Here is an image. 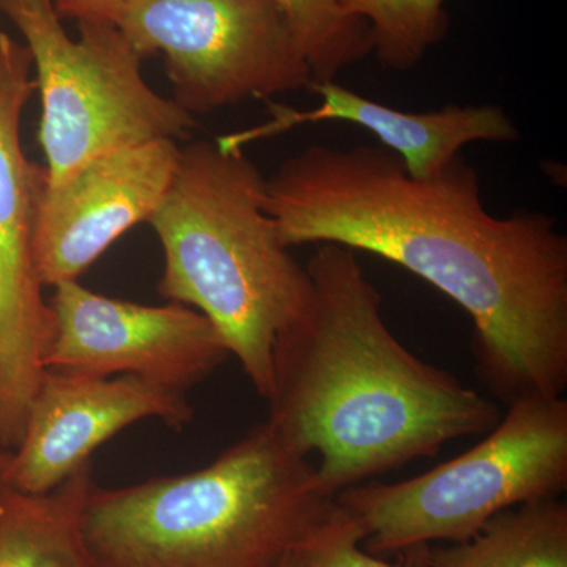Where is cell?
I'll return each instance as SVG.
<instances>
[{
	"label": "cell",
	"instance_id": "obj_1",
	"mask_svg": "<svg viewBox=\"0 0 567 567\" xmlns=\"http://www.w3.org/2000/svg\"><path fill=\"white\" fill-rule=\"evenodd\" d=\"M284 244L375 254L461 306L475 371L503 404L567 388V238L544 212L498 218L464 155L416 181L382 145H309L265 185Z\"/></svg>",
	"mask_w": 567,
	"mask_h": 567
},
{
	"label": "cell",
	"instance_id": "obj_2",
	"mask_svg": "<svg viewBox=\"0 0 567 567\" xmlns=\"http://www.w3.org/2000/svg\"><path fill=\"white\" fill-rule=\"evenodd\" d=\"M308 311L278 339L268 423L308 457L324 491L346 488L483 435L499 405L410 352L382 317V295L358 252L316 245Z\"/></svg>",
	"mask_w": 567,
	"mask_h": 567
},
{
	"label": "cell",
	"instance_id": "obj_3",
	"mask_svg": "<svg viewBox=\"0 0 567 567\" xmlns=\"http://www.w3.org/2000/svg\"><path fill=\"white\" fill-rule=\"evenodd\" d=\"M334 509L316 466L265 421L197 472L93 486L82 529L96 567H281Z\"/></svg>",
	"mask_w": 567,
	"mask_h": 567
},
{
	"label": "cell",
	"instance_id": "obj_4",
	"mask_svg": "<svg viewBox=\"0 0 567 567\" xmlns=\"http://www.w3.org/2000/svg\"><path fill=\"white\" fill-rule=\"evenodd\" d=\"M265 185L244 151L194 141L148 223L163 248L162 297L203 312L267 399L276 342L308 311L315 286L265 207Z\"/></svg>",
	"mask_w": 567,
	"mask_h": 567
},
{
	"label": "cell",
	"instance_id": "obj_5",
	"mask_svg": "<svg viewBox=\"0 0 567 567\" xmlns=\"http://www.w3.org/2000/svg\"><path fill=\"white\" fill-rule=\"evenodd\" d=\"M507 406L483 442L431 472L393 484L365 481L336 495L363 528L365 551L464 543L502 511L565 494L566 399L529 398Z\"/></svg>",
	"mask_w": 567,
	"mask_h": 567
},
{
	"label": "cell",
	"instance_id": "obj_6",
	"mask_svg": "<svg viewBox=\"0 0 567 567\" xmlns=\"http://www.w3.org/2000/svg\"><path fill=\"white\" fill-rule=\"evenodd\" d=\"M0 13L20 31L35 69L47 182L96 156L197 128L194 115L145 81L144 59L117 25L78 24L74 40L52 0H0Z\"/></svg>",
	"mask_w": 567,
	"mask_h": 567
},
{
	"label": "cell",
	"instance_id": "obj_7",
	"mask_svg": "<svg viewBox=\"0 0 567 567\" xmlns=\"http://www.w3.org/2000/svg\"><path fill=\"white\" fill-rule=\"evenodd\" d=\"M115 25L142 59L163 54L173 100L192 115L274 102L312 82L274 0H126Z\"/></svg>",
	"mask_w": 567,
	"mask_h": 567
},
{
	"label": "cell",
	"instance_id": "obj_8",
	"mask_svg": "<svg viewBox=\"0 0 567 567\" xmlns=\"http://www.w3.org/2000/svg\"><path fill=\"white\" fill-rule=\"evenodd\" d=\"M28 48L0 31V446L13 450L44 374L54 315L35 262L47 169L25 156L21 118L37 91Z\"/></svg>",
	"mask_w": 567,
	"mask_h": 567
},
{
	"label": "cell",
	"instance_id": "obj_9",
	"mask_svg": "<svg viewBox=\"0 0 567 567\" xmlns=\"http://www.w3.org/2000/svg\"><path fill=\"white\" fill-rule=\"evenodd\" d=\"M50 305L54 336L47 371L133 375L185 393L230 357L215 324L189 306L133 303L80 281L55 286Z\"/></svg>",
	"mask_w": 567,
	"mask_h": 567
},
{
	"label": "cell",
	"instance_id": "obj_10",
	"mask_svg": "<svg viewBox=\"0 0 567 567\" xmlns=\"http://www.w3.org/2000/svg\"><path fill=\"white\" fill-rule=\"evenodd\" d=\"M193 416L185 393L140 377L47 371L21 442L0 456V481L24 494H47L91 464L96 447L128 425L159 420L181 431Z\"/></svg>",
	"mask_w": 567,
	"mask_h": 567
},
{
	"label": "cell",
	"instance_id": "obj_11",
	"mask_svg": "<svg viewBox=\"0 0 567 567\" xmlns=\"http://www.w3.org/2000/svg\"><path fill=\"white\" fill-rule=\"evenodd\" d=\"M178 155L173 140L144 142L47 182L33 241L43 286L80 281L126 230L151 221L173 182Z\"/></svg>",
	"mask_w": 567,
	"mask_h": 567
},
{
	"label": "cell",
	"instance_id": "obj_12",
	"mask_svg": "<svg viewBox=\"0 0 567 567\" xmlns=\"http://www.w3.org/2000/svg\"><path fill=\"white\" fill-rule=\"evenodd\" d=\"M308 91L320 99L315 110H295L287 104L268 102L270 118L267 122L218 137L216 144L224 151H244L252 142L298 126L344 122L374 134L382 147L399 156L410 177L427 181L442 174L462 155L465 145L518 140L516 123L495 104H451L439 111L406 112L377 103L336 81H312Z\"/></svg>",
	"mask_w": 567,
	"mask_h": 567
},
{
	"label": "cell",
	"instance_id": "obj_13",
	"mask_svg": "<svg viewBox=\"0 0 567 567\" xmlns=\"http://www.w3.org/2000/svg\"><path fill=\"white\" fill-rule=\"evenodd\" d=\"M93 486L92 464L47 494H24L3 486L0 567H96L82 529Z\"/></svg>",
	"mask_w": 567,
	"mask_h": 567
},
{
	"label": "cell",
	"instance_id": "obj_14",
	"mask_svg": "<svg viewBox=\"0 0 567 567\" xmlns=\"http://www.w3.org/2000/svg\"><path fill=\"white\" fill-rule=\"evenodd\" d=\"M416 551L423 567H567V505L547 498L509 507L464 543Z\"/></svg>",
	"mask_w": 567,
	"mask_h": 567
},
{
	"label": "cell",
	"instance_id": "obj_15",
	"mask_svg": "<svg viewBox=\"0 0 567 567\" xmlns=\"http://www.w3.org/2000/svg\"><path fill=\"white\" fill-rule=\"evenodd\" d=\"M286 14L312 81H336L338 74L372 54L369 25L344 0H274Z\"/></svg>",
	"mask_w": 567,
	"mask_h": 567
},
{
	"label": "cell",
	"instance_id": "obj_16",
	"mask_svg": "<svg viewBox=\"0 0 567 567\" xmlns=\"http://www.w3.org/2000/svg\"><path fill=\"white\" fill-rule=\"evenodd\" d=\"M369 25L372 52L386 69L409 71L450 31L446 0H344Z\"/></svg>",
	"mask_w": 567,
	"mask_h": 567
},
{
	"label": "cell",
	"instance_id": "obj_17",
	"mask_svg": "<svg viewBox=\"0 0 567 567\" xmlns=\"http://www.w3.org/2000/svg\"><path fill=\"white\" fill-rule=\"evenodd\" d=\"M364 532L357 518L336 502L330 518L301 547L305 567H423L393 565L360 547Z\"/></svg>",
	"mask_w": 567,
	"mask_h": 567
},
{
	"label": "cell",
	"instance_id": "obj_18",
	"mask_svg": "<svg viewBox=\"0 0 567 567\" xmlns=\"http://www.w3.org/2000/svg\"><path fill=\"white\" fill-rule=\"evenodd\" d=\"M59 17L78 24H117L126 0H52Z\"/></svg>",
	"mask_w": 567,
	"mask_h": 567
},
{
	"label": "cell",
	"instance_id": "obj_19",
	"mask_svg": "<svg viewBox=\"0 0 567 567\" xmlns=\"http://www.w3.org/2000/svg\"><path fill=\"white\" fill-rule=\"evenodd\" d=\"M281 567H305L303 551H301V548H298L297 551L289 555V557L286 558V561L282 563Z\"/></svg>",
	"mask_w": 567,
	"mask_h": 567
},
{
	"label": "cell",
	"instance_id": "obj_20",
	"mask_svg": "<svg viewBox=\"0 0 567 567\" xmlns=\"http://www.w3.org/2000/svg\"><path fill=\"white\" fill-rule=\"evenodd\" d=\"M3 484L2 481H0V494H2Z\"/></svg>",
	"mask_w": 567,
	"mask_h": 567
}]
</instances>
